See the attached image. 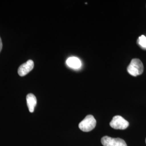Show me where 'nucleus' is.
<instances>
[{"label": "nucleus", "instance_id": "nucleus-6", "mask_svg": "<svg viewBox=\"0 0 146 146\" xmlns=\"http://www.w3.org/2000/svg\"><path fill=\"white\" fill-rule=\"evenodd\" d=\"M26 100L29 111L31 113H33L37 104V100L35 96L33 94H28L27 95Z\"/></svg>", "mask_w": 146, "mask_h": 146}, {"label": "nucleus", "instance_id": "nucleus-5", "mask_svg": "<svg viewBox=\"0 0 146 146\" xmlns=\"http://www.w3.org/2000/svg\"><path fill=\"white\" fill-rule=\"evenodd\" d=\"M34 66V62L30 60L21 65L18 69V74L20 76H24L33 69Z\"/></svg>", "mask_w": 146, "mask_h": 146}, {"label": "nucleus", "instance_id": "nucleus-9", "mask_svg": "<svg viewBox=\"0 0 146 146\" xmlns=\"http://www.w3.org/2000/svg\"><path fill=\"white\" fill-rule=\"evenodd\" d=\"M2 49V40L1 38V37H0V52L1 51Z\"/></svg>", "mask_w": 146, "mask_h": 146}, {"label": "nucleus", "instance_id": "nucleus-10", "mask_svg": "<svg viewBox=\"0 0 146 146\" xmlns=\"http://www.w3.org/2000/svg\"></svg>", "mask_w": 146, "mask_h": 146}, {"label": "nucleus", "instance_id": "nucleus-1", "mask_svg": "<svg viewBox=\"0 0 146 146\" xmlns=\"http://www.w3.org/2000/svg\"><path fill=\"white\" fill-rule=\"evenodd\" d=\"M143 65L141 60L139 58H133L127 68V72L131 76H137L143 73Z\"/></svg>", "mask_w": 146, "mask_h": 146}, {"label": "nucleus", "instance_id": "nucleus-4", "mask_svg": "<svg viewBox=\"0 0 146 146\" xmlns=\"http://www.w3.org/2000/svg\"><path fill=\"white\" fill-rule=\"evenodd\" d=\"M101 143L104 146H127L123 139L113 138L108 136H104L101 139Z\"/></svg>", "mask_w": 146, "mask_h": 146}, {"label": "nucleus", "instance_id": "nucleus-7", "mask_svg": "<svg viewBox=\"0 0 146 146\" xmlns=\"http://www.w3.org/2000/svg\"><path fill=\"white\" fill-rule=\"evenodd\" d=\"M66 64L69 67L74 69H78L80 68L82 65L81 60L76 57L68 58L66 61Z\"/></svg>", "mask_w": 146, "mask_h": 146}, {"label": "nucleus", "instance_id": "nucleus-2", "mask_svg": "<svg viewBox=\"0 0 146 146\" xmlns=\"http://www.w3.org/2000/svg\"><path fill=\"white\" fill-rule=\"evenodd\" d=\"M96 121L93 115H87L78 125L79 128L84 132H88L95 128Z\"/></svg>", "mask_w": 146, "mask_h": 146}, {"label": "nucleus", "instance_id": "nucleus-8", "mask_svg": "<svg viewBox=\"0 0 146 146\" xmlns=\"http://www.w3.org/2000/svg\"><path fill=\"white\" fill-rule=\"evenodd\" d=\"M137 43L143 48H146V37L144 35H141L139 37Z\"/></svg>", "mask_w": 146, "mask_h": 146}, {"label": "nucleus", "instance_id": "nucleus-3", "mask_svg": "<svg viewBox=\"0 0 146 146\" xmlns=\"http://www.w3.org/2000/svg\"><path fill=\"white\" fill-rule=\"evenodd\" d=\"M129 125V122L127 120L119 115L114 116L110 122V126L115 129L124 130L127 128Z\"/></svg>", "mask_w": 146, "mask_h": 146}]
</instances>
